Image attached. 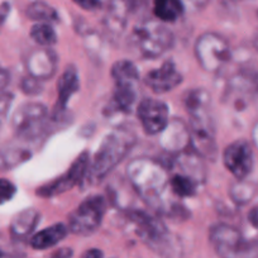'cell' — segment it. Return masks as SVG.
I'll list each match as a JSON object with an SVG mask.
<instances>
[{"label":"cell","mask_w":258,"mask_h":258,"mask_svg":"<svg viewBox=\"0 0 258 258\" xmlns=\"http://www.w3.org/2000/svg\"><path fill=\"white\" fill-rule=\"evenodd\" d=\"M0 258H8V257H7V254H4V253L0 250Z\"/></svg>","instance_id":"43"},{"label":"cell","mask_w":258,"mask_h":258,"mask_svg":"<svg viewBox=\"0 0 258 258\" xmlns=\"http://www.w3.org/2000/svg\"><path fill=\"white\" fill-rule=\"evenodd\" d=\"M9 80H11V75H9V73L6 70V69L0 66V93H3L4 89L8 86Z\"/></svg>","instance_id":"38"},{"label":"cell","mask_w":258,"mask_h":258,"mask_svg":"<svg viewBox=\"0 0 258 258\" xmlns=\"http://www.w3.org/2000/svg\"><path fill=\"white\" fill-rule=\"evenodd\" d=\"M240 74L248 81L252 93L258 94V68H247Z\"/></svg>","instance_id":"31"},{"label":"cell","mask_w":258,"mask_h":258,"mask_svg":"<svg viewBox=\"0 0 258 258\" xmlns=\"http://www.w3.org/2000/svg\"><path fill=\"white\" fill-rule=\"evenodd\" d=\"M252 142L254 145V147L258 150V121L253 125L252 129Z\"/></svg>","instance_id":"41"},{"label":"cell","mask_w":258,"mask_h":258,"mask_svg":"<svg viewBox=\"0 0 258 258\" xmlns=\"http://www.w3.org/2000/svg\"><path fill=\"white\" fill-rule=\"evenodd\" d=\"M195 56L207 73H219L232 58V49L227 39L215 32L203 33L195 43Z\"/></svg>","instance_id":"6"},{"label":"cell","mask_w":258,"mask_h":258,"mask_svg":"<svg viewBox=\"0 0 258 258\" xmlns=\"http://www.w3.org/2000/svg\"><path fill=\"white\" fill-rule=\"evenodd\" d=\"M81 258H104V253L99 248H90L83 253Z\"/></svg>","instance_id":"40"},{"label":"cell","mask_w":258,"mask_h":258,"mask_svg":"<svg viewBox=\"0 0 258 258\" xmlns=\"http://www.w3.org/2000/svg\"><path fill=\"white\" fill-rule=\"evenodd\" d=\"M136 100H137V86L115 85L109 104L110 113H131Z\"/></svg>","instance_id":"22"},{"label":"cell","mask_w":258,"mask_h":258,"mask_svg":"<svg viewBox=\"0 0 258 258\" xmlns=\"http://www.w3.org/2000/svg\"><path fill=\"white\" fill-rule=\"evenodd\" d=\"M131 14L126 0H110L105 17H104V28L111 37H119L124 32Z\"/></svg>","instance_id":"17"},{"label":"cell","mask_w":258,"mask_h":258,"mask_svg":"<svg viewBox=\"0 0 258 258\" xmlns=\"http://www.w3.org/2000/svg\"><path fill=\"white\" fill-rule=\"evenodd\" d=\"M32 157L28 147L19 145L18 142H11L0 148V171H8L21 166Z\"/></svg>","instance_id":"20"},{"label":"cell","mask_w":258,"mask_h":258,"mask_svg":"<svg viewBox=\"0 0 258 258\" xmlns=\"http://www.w3.org/2000/svg\"><path fill=\"white\" fill-rule=\"evenodd\" d=\"M257 194V185L252 181L237 180L232 183L229 188V197L232 202L238 207H244L252 202L253 198Z\"/></svg>","instance_id":"26"},{"label":"cell","mask_w":258,"mask_h":258,"mask_svg":"<svg viewBox=\"0 0 258 258\" xmlns=\"http://www.w3.org/2000/svg\"><path fill=\"white\" fill-rule=\"evenodd\" d=\"M185 8H190L192 11H202L209 4L210 0H181Z\"/></svg>","instance_id":"34"},{"label":"cell","mask_w":258,"mask_h":258,"mask_svg":"<svg viewBox=\"0 0 258 258\" xmlns=\"http://www.w3.org/2000/svg\"><path fill=\"white\" fill-rule=\"evenodd\" d=\"M185 6L181 0H153V13L162 23H173L182 17Z\"/></svg>","instance_id":"24"},{"label":"cell","mask_w":258,"mask_h":258,"mask_svg":"<svg viewBox=\"0 0 258 258\" xmlns=\"http://www.w3.org/2000/svg\"><path fill=\"white\" fill-rule=\"evenodd\" d=\"M69 232L70 230H69L68 225L57 223V224L44 228L41 232H37L36 234L32 235L31 239H29V244L37 250L48 249V248L54 247L61 240H63L66 235L69 234Z\"/></svg>","instance_id":"19"},{"label":"cell","mask_w":258,"mask_h":258,"mask_svg":"<svg viewBox=\"0 0 258 258\" xmlns=\"http://www.w3.org/2000/svg\"><path fill=\"white\" fill-rule=\"evenodd\" d=\"M133 46L146 58H156L170 51L175 42L173 33L160 21H145L132 32Z\"/></svg>","instance_id":"5"},{"label":"cell","mask_w":258,"mask_h":258,"mask_svg":"<svg viewBox=\"0 0 258 258\" xmlns=\"http://www.w3.org/2000/svg\"><path fill=\"white\" fill-rule=\"evenodd\" d=\"M48 123V110L41 103H24L12 116V128L18 140L31 142L43 135Z\"/></svg>","instance_id":"7"},{"label":"cell","mask_w":258,"mask_h":258,"mask_svg":"<svg viewBox=\"0 0 258 258\" xmlns=\"http://www.w3.org/2000/svg\"><path fill=\"white\" fill-rule=\"evenodd\" d=\"M11 9L12 7L8 2H4V3L0 4V29L4 26L7 19H8L9 14H11Z\"/></svg>","instance_id":"35"},{"label":"cell","mask_w":258,"mask_h":258,"mask_svg":"<svg viewBox=\"0 0 258 258\" xmlns=\"http://www.w3.org/2000/svg\"><path fill=\"white\" fill-rule=\"evenodd\" d=\"M39 218H41V215L33 208L24 209L17 215H14L11 222V227H9L12 238L16 240H23L28 238L36 229Z\"/></svg>","instance_id":"18"},{"label":"cell","mask_w":258,"mask_h":258,"mask_svg":"<svg viewBox=\"0 0 258 258\" xmlns=\"http://www.w3.org/2000/svg\"><path fill=\"white\" fill-rule=\"evenodd\" d=\"M43 89L42 86V81L41 80H37V79L32 78V76H26V78L22 79L21 81V90L23 91L26 95H37L39 94Z\"/></svg>","instance_id":"29"},{"label":"cell","mask_w":258,"mask_h":258,"mask_svg":"<svg viewBox=\"0 0 258 258\" xmlns=\"http://www.w3.org/2000/svg\"><path fill=\"white\" fill-rule=\"evenodd\" d=\"M257 17H258V11H257Z\"/></svg>","instance_id":"44"},{"label":"cell","mask_w":258,"mask_h":258,"mask_svg":"<svg viewBox=\"0 0 258 258\" xmlns=\"http://www.w3.org/2000/svg\"><path fill=\"white\" fill-rule=\"evenodd\" d=\"M247 219L248 223L250 224V227L258 230V207L252 208V209L249 210V213H248L247 215Z\"/></svg>","instance_id":"39"},{"label":"cell","mask_w":258,"mask_h":258,"mask_svg":"<svg viewBox=\"0 0 258 258\" xmlns=\"http://www.w3.org/2000/svg\"><path fill=\"white\" fill-rule=\"evenodd\" d=\"M58 57L51 47H38L28 54L26 68L28 75L37 80H48L56 74Z\"/></svg>","instance_id":"13"},{"label":"cell","mask_w":258,"mask_h":258,"mask_svg":"<svg viewBox=\"0 0 258 258\" xmlns=\"http://www.w3.org/2000/svg\"><path fill=\"white\" fill-rule=\"evenodd\" d=\"M147 2L148 0H126L129 9H131V13H137L138 11L143 9V7L147 4Z\"/></svg>","instance_id":"37"},{"label":"cell","mask_w":258,"mask_h":258,"mask_svg":"<svg viewBox=\"0 0 258 258\" xmlns=\"http://www.w3.org/2000/svg\"><path fill=\"white\" fill-rule=\"evenodd\" d=\"M137 115L147 135L157 136L170 121L168 106L157 99H143L137 106Z\"/></svg>","instance_id":"12"},{"label":"cell","mask_w":258,"mask_h":258,"mask_svg":"<svg viewBox=\"0 0 258 258\" xmlns=\"http://www.w3.org/2000/svg\"><path fill=\"white\" fill-rule=\"evenodd\" d=\"M17 194V187L12 181L7 178H0V204L11 202Z\"/></svg>","instance_id":"30"},{"label":"cell","mask_w":258,"mask_h":258,"mask_svg":"<svg viewBox=\"0 0 258 258\" xmlns=\"http://www.w3.org/2000/svg\"><path fill=\"white\" fill-rule=\"evenodd\" d=\"M108 208V199L101 195L86 198L69 217L68 228L78 235L93 234L100 227Z\"/></svg>","instance_id":"8"},{"label":"cell","mask_w":258,"mask_h":258,"mask_svg":"<svg viewBox=\"0 0 258 258\" xmlns=\"http://www.w3.org/2000/svg\"><path fill=\"white\" fill-rule=\"evenodd\" d=\"M223 163L235 180H244L250 175L254 165L253 150L245 140H237L228 145L223 152Z\"/></svg>","instance_id":"11"},{"label":"cell","mask_w":258,"mask_h":258,"mask_svg":"<svg viewBox=\"0 0 258 258\" xmlns=\"http://www.w3.org/2000/svg\"><path fill=\"white\" fill-rule=\"evenodd\" d=\"M110 74L115 85L137 86L140 83V73L137 66L128 59L116 61L111 66Z\"/></svg>","instance_id":"23"},{"label":"cell","mask_w":258,"mask_h":258,"mask_svg":"<svg viewBox=\"0 0 258 258\" xmlns=\"http://www.w3.org/2000/svg\"><path fill=\"white\" fill-rule=\"evenodd\" d=\"M80 89V79L75 66H69L62 73L57 81V101L54 105L53 115L57 116L66 110L69 101Z\"/></svg>","instance_id":"16"},{"label":"cell","mask_w":258,"mask_h":258,"mask_svg":"<svg viewBox=\"0 0 258 258\" xmlns=\"http://www.w3.org/2000/svg\"><path fill=\"white\" fill-rule=\"evenodd\" d=\"M171 191L178 198H190L197 194L199 183L194 181L188 176L182 175L178 172H172L170 175V181H168Z\"/></svg>","instance_id":"27"},{"label":"cell","mask_w":258,"mask_h":258,"mask_svg":"<svg viewBox=\"0 0 258 258\" xmlns=\"http://www.w3.org/2000/svg\"><path fill=\"white\" fill-rule=\"evenodd\" d=\"M126 177L131 187L143 202L162 212L163 195L170 187V170L165 163L148 157L136 158L126 166Z\"/></svg>","instance_id":"1"},{"label":"cell","mask_w":258,"mask_h":258,"mask_svg":"<svg viewBox=\"0 0 258 258\" xmlns=\"http://www.w3.org/2000/svg\"><path fill=\"white\" fill-rule=\"evenodd\" d=\"M73 2L85 11H96L101 6L100 0H73Z\"/></svg>","instance_id":"33"},{"label":"cell","mask_w":258,"mask_h":258,"mask_svg":"<svg viewBox=\"0 0 258 258\" xmlns=\"http://www.w3.org/2000/svg\"><path fill=\"white\" fill-rule=\"evenodd\" d=\"M0 124H2V123H0Z\"/></svg>","instance_id":"45"},{"label":"cell","mask_w":258,"mask_h":258,"mask_svg":"<svg viewBox=\"0 0 258 258\" xmlns=\"http://www.w3.org/2000/svg\"><path fill=\"white\" fill-rule=\"evenodd\" d=\"M182 83V75L178 73L172 61H165L160 68L150 71L145 78V84L156 94H166Z\"/></svg>","instance_id":"15"},{"label":"cell","mask_w":258,"mask_h":258,"mask_svg":"<svg viewBox=\"0 0 258 258\" xmlns=\"http://www.w3.org/2000/svg\"><path fill=\"white\" fill-rule=\"evenodd\" d=\"M209 239L222 258H258V237L245 239L238 228L227 223L213 225Z\"/></svg>","instance_id":"4"},{"label":"cell","mask_w":258,"mask_h":258,"mask_svg":"<svg viewBox=\"0 0 258 258\" xmlns=\"http://www.w3.org/2000/svg\"><path fill=\"white\" fill-rule=\"evenodd\" d=\"M254 47H255V49L258 51V36L254 38Z\"/></svg>","instance_id":"42"},{"label":"cell","mask_w":258,"mask_h":258,"mask_svg":"<svg viewBox=\"0 0 258 258\" xmlns=\"http://www.w3.org/2000/svg\"><path fill=\"white\" fill-rule=\"evenodd\" d=\"M73 255H74V252L71 248L63 247V248H58L57 250H54L49 258H73Z\"/></svg>","instance_id":"36"},{"label":"cell","mask_w":258,"mask_h":258,"mask_svg":"<svg viewBox=\"0 0 258 258\" xmlns=\"http://www.w3.org/2000/svg\"><path fill=\"white\" fill-rule=\"evenodd\" d=\"M160 145L171 156L190 150V129L181 119H172L160 133Z\"/></svg>","instance_id":"14"},{"label":"cell","mask_w":258,"mask_h":258,"mask_svg":"<svg viewBox=\"0 0 258 258\" xmlns=\"http://www.w3.org/2000/svg\"><path fill=\"white\" fill-rule=\"evenodd\" d=\"M29 34L39 47H52L57 43V34L49 23L34 24Z\"/></svg>","instance_id":"28"},{"label":"cell","mask_w":258,"mask_h":258,"mask_svg":"<svg viewBox=\"0 0 258 258\" xmlns=\"http://www.w3.org/2000/svg\"><path fill=\"white\" fill-rule=\"evenodd\" d=\"M190 148L203 158L215 160L218 155L215 125L210 114L190 116Z\"/></svg>","instance_id":"10"},{"label":"cell","mask_w":258,"mask_h":258,"mask_svg":"<svg viewBox=\"0 0 258 258\" xmlns=\"http://www.w3.org/2000/svg\"><path fill=\"white\" fill-rule=\"evenodd\" d=\"M126 218L135 227L138 237L162 258H181L182 244L165 223L156 215L143 210L128 209Z\"/></svg>","instance_id":"2"},{"label":"cell","mask_w":258,"mask_h":258,"mask_svg":"<svg viewBox=\"0 0 258 258\" xmlns=\"http://www.w3.org/2000/svg\"><path fill=\"white\" fill-rule=\"evenodd\" d=\"M26 16L31 21L38 22V23H56L59 21L58 13L56 9L43 0H36L32 2L26 8Z\"/></svg>","instance_id":"25"},{"label":"cell","mask_w":258,"mask_h":258,"mask_svg":"<svg viewBox=\"0 0 258 258\" xmlns=\"http://www.w3.org/2000/svg\"><path fill=\"white\" fill-rule=\"evenodd\" d=\"M137 143V137L126 128H116L104 137L90 162L89 178L93 183L103 181Z\"/></svg>","instance_id":"3"},{"label":"cell","mask_w":258,"mask_h":258,"mask_svg":"<svg viewBox=\"0 0 258 258\" xmlns=\"http://www.w3.org/2000/svg\"><path fill=\"white\" fill-rule=\"evenodd\" d=\"M210 104H212V96L205 89H191L183 95V105H185L188 116L210 114Z\"/></svg>","instance_id":"21"},{"label":"cell","mask_w":258,"mask_h":258,"mask_svg":"<svg viewBox=\"0 0 258 258\" xmlns=\"http://www.w3.org/2000/svg\"><path fill=\"white\" fill-rule=\"evenodd\" d=\"M12 103H13V95L11 93H6V91L0 93V123L8 114Z\"/></svg>","instance_id":"32"},{"label":"cell","mask_w":258,"mask_h":258,"mask_svg":"<svg viewBox=\"0 0 258 258\" xmlns=\"http://www.w3.org/2000/svg\"><path fill=\"white\" fill-rule=\"evenodd\" d=\"M90 153L88 151H84L71 163V166L68 168L66 172L62 173L56 180L51 181L48 183H44L41 187L37 188V195L41 198H53L71 190L78 183H80L83 178L88 175L89 168H90Z\"/></svg>","instance_id":"9"}]
</instances>
